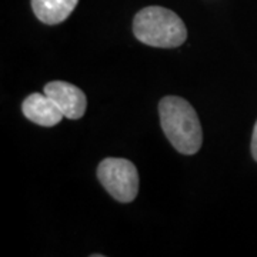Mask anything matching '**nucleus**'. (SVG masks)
<instances>
[{"mask_svg":"<svg viewBox=\"0 0 257 257\" xmlns=\"http://www.w3.org/2000/svg\"><path fill=\"white\" fill-rule=\"evenodd\" d=\"M47 96L55 101L67 119H80L87 109L86 94L72 83L56 80L47 83L45 90Z\"/></svg>","mask_w":257,"mask_h":257,"instance_id":"obj_4","label":"nucleus"},{"mask_svg":"<svg viewBox=\"0 0 257 257\" xmlns=\"http://www.w3.org/2000/svg\"><path fill=\"white\" fill-rule=\"evenodd\" d=\"M251 155L257 162V121L253 128V138H251Z\"/></svg>","mask_w":257,"mask_h":257,"instance_id":"obj_7","label":"nucleus"},{"mask_svg":"<svg viewBox=\"0 0 257 257\" xmlns=\"http://www.w3.org/2000/svg\"><path fill=\"white\" fill-rule=\"evenodd\" d=\"M79 0H32L36 18L46 25L62 23L70 16Z\"/></svg>","mask_w":257,"mask_h":257,"instance_id":"obj_6","label":"nucleus"},{"mask_svg":"<svg viewBox=\"0 0 257 257\" xmlns=\"http://www.w3.org/2000/svg\"><path fill=\"white\" fill-rule=\"evenodd\" d=\"M23 114L39 126L52 127L60 123L64 114L46 93H33L22 104Z\"/></svg>","mask_w":257,"mask_h":257,"instance_id":"obj_5","label":"nucleus"},{"mask_svg":"<svg viewBox=\"0 0 257 257\" xmlns=\"http://www.w3.org/2000/svg\"><path fill=\"white\" fill-rule=\"evenodd\" d=\"M97 177L103 187L120 203H130L139 193V173L130 160L107 157L97 167Z\"/></svg>","mask_w":257,"mask_h":257,"instance_id":"obj_3","label":"nucleus"},{"mask_svg":"<svg viewBox=\"0 0 257 257\" xmlns=\"http://www.w3.org/2000/svg\"><path fill=\"white\" fill-rule=\"evenodd\" d=\"M159 113L166 138L177 152L194 155L200 150L202 126L197 113L189 101L177 96L163 97L159 103Z\"/></svg>","mask_w":257,"mask_h":257,"instance_id":"obj_1","label":"nucleus"},{"mask_svg":"<svg viewBox=\"0 0 257 257\" xmlns=\"http://www.w3.org/2000/svg\"><path fill=\"white\" fill-rule=\"evenodd\" d=\"M133 32L147 46L173 49L182 46L187 39V29L175 12L150 6L139 12L133 20Z\"/></svg>","mask_w":257,"mask_h":257,"instance_id":"obj_2","label":"nucleus"}]
</instances>
